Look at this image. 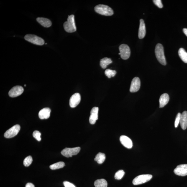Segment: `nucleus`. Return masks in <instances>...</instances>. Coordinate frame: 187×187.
Here are the masks:
<instances>
[{
    "mask_svg": "<svg viewBox=\"0 0 187 187\" xmlns=\"http://www.w3.org/2000/svg\"><path fill=\"white\" fill-rule=\"evenodd\" d=\"M155 53L157 59L163 65H166V62L164 55V48L160 43L156 45L155 49Z\"/></svg>",
    "mask_w": 187,
    "mask_h": 187,
    "instance_id": "nucleus-1",
    "label": "nucleus"
},
{
    "mask_svg": "<svg viewBox=\"0 0 187 187\" xmlns=\"http://www.w3.org/2000/svg\"><path fill=\"white\" fill-rule=\"evenodd\" d=\"M95 11L99 14L106 16H110L114 14V11L111 7L107 5L100 4L94 8Z\"/></svg>",
    "mask_w": 187,
    "mask_h": 187,
    "instance_id": "nucleus-2",
    "label": "nucleus"
},
{
    "mask_svg": "<svg viewBox=\"0 0 187 187\" xmlns=\"http://www.w3.org/2000/svg\"><path fill=\"white\" fill-rule=\"evenodd\" d=\"M64 30L67 32L73 33L76 31L77 29L74 15L69 16L67 21L64 24Z\"/></svg>",
    "mask_w": 187,
    "mask_h": 187,
    "instance_id": "nucleus-3",
    "label": "nucleus"
},
{
    "mask_svg": "<svg viewBox=\"0 0 187 187\" xmlns=\"http://www.w3.org/2000/svg\"><path fill=\"white\" fill-rule=\"evenodd\" d=\"M24 39L29 42L39 46H42L44 44V41L43 39L36 35L27 34L24 37Z\"/></svg>",
    "mask_w": 187,
    "mask_h": 187,
    "instance_id": "nucleus-4",
    "label": "nucleus"
},
{
    "mask_svg": "<svg viewBox=\"0 0 187 187\" xmlns=\"http://www.w3.org/2000/svg\"><path fill=\"white\" fill-rule=\"evenodd\" d=\"M153 178V176L150 174L141 175L136 177L133 181L134 185H138L145 183L148 182Z\"/></svg>",
    "mask_w": 187,
    "mask_h": 187,
    "instance_id": "nucleus-5",
    "label": "nucleus"
},
{
    "mask_svg": "<svg viewBox=\"0 0 187 187\" xmlns=\"http://www.w3.org/2000/svg\"><path fill=\"white\" fill-rule=\"evenodd\" d=\"M120 52L119 54L120 55L122 59L124 60H127L130 56L131 51L129 47L127 45L122 44L119 47Z\"/></svg>",
    "mask_w": 187,
    "mask_h": 187,
    "instance_id": "nucleus-6",
    "label": "nucleus"
},
{
    "mask_svg": "<svg viewBox=\"0 0 187 187\" xmlns=\"http://www.w3.org/2000/svg\"><path fill=\"white\" fill-rule=\"evenodd\" d=\"M80 150V147L73 148H66L61 151V154L64 156L67 157H72V155H77Z\"/></svg>",
    "mask_w": 187,
    "mask_h": 187,
    "instance_id": "nucleus-7",
    "label": "nucleus"
},
{
    "mask_svg": "<svg viewBox=\"0 0 187 187\" xmlns=\"http://www.w3.org/2000/svg\"><path fill=\"white\" fill-rule=\"evenodd\" d=\"M21 127L18 125H15L6 132L4 135L6 138H11L15 136L20 131Z\"/></svg>",
    "mask_w": 187,
    "mask_h": 187,
    "instance_id": "nucleus-8",
    "label": "nucleus"
},
{
    "mask_svg": "<svg viewBox=\"0 0 187 187\" xmlns=\"http://www.w3.org/2000/svg\"><path fill=\"white\" fill-rule=\"evenodd\" d=\"M175 174L178 176H187V164H181L177 166L174 171Z\"/></svg>",
    "mask_w": 187,
    "mask_h": 187,
    "instance_id": "nucleus-9",
    "label": "nucleus"
},
{
    "mask_svg": "<svg viewBox=\"0 0 187 187\" xmlns=\"http://www.w3.org/2000/svg\"><path fill=\"white\" fill-rule=\"evenodd\" d=\"M24 92V89L22 87L20 86H16L10 90L9 92V95L10 97H17L22 94Z\"/></svg>",
    "mask_w": 187,
    "mask_h": 187,
    "instance_id": "nucleus-10",
    "label": "nucleus"
},
{
    "mask_svg": "<svg viewBox=\"0 0 187 187\" xmlns=\"http://www.w3.org/2000/svg\"><path fill=\"white\" fill-rule=\"evenodd\" d=\"M140 80L138 77H135L132 81L130 92H135L138 91L140 87Z\"/></svg>",
    "mask_w": 187,
    "mask_h": 187,
    "instance_id": "nucleus-11",
    "label": "nucleus"
},
{
    "mask_svg": "<svg viewBox=\"0 0 187 187\" xmlns=\"http://www.w3.org/2000/svg\"><path fill=\"white\" fill-rule=\"evenodd\" d=\"M81 100L80 94L76 93L70 97L69 101V105L72 108L75 107L80 103Z\"/></svg>",
    "mask_w": 187,
    "mask_h": 187,
    "instance_id": "nucleus-12",
    "label": "nucleus"
},
{
    "mask_svg": "<svg viewBox=\"0 0 187 187\" xmlns=\"http://www.w3.org/2000/svg\"><path fill=\"white\" fill-rule=\"evenodd\" d=\"M120 141L124 147L128 149H131L133 146L132 141L129 137L125 135H121L120 137Z\"/></svg>",
    "mask_w": 187,
    "mask_h": 187,
    "instance_id": "nucleus-13",
    "label": "nucleus"
},
{
    "mask_svg": "<svg viewBox=\"0 0 187 187\" xmlns=\"http://www.w3.org/2000/svg\"><path fill=\"white\" fill-rule=\"evenodd\" d=\"M98 110L99 109L98 107H95L92 108L91 110L89 121L92 125H94L98 119Z\"/></svg>",
    "mask_w": 187,
    "mask_h": 187,
    "instance_id": "nucleus-14",
    "label": "nucleus"
},
{
    "mask_svg": "<svg viewBox=\"0 0 187 187\" xmlns=\"http://www.w3.org/2000/svg\"><path fill=\"white\" fill-rule=\"evenodd\" d=\"M140 26L139 29L138 37L140 39H143L145 37L146 34V29L144 21L143 19H140Z\"/></svg>",
    "mask_w": 187,
    "mask_h": 187,
    "instance_id": "nucleus-15",
    "label": "nucleus"
},
{
    "mask_svg": "<svg viewBox=\"0 0 187 187\" xmlns=\"http://www.w3.org/2000/svg\"><path fill=\"white\" fill-rule=\"evenodd\" d=\"M51 110L49 108H43L39 113V117L41 119H47L50 117Z\"/></svg>",
    "mask_w": 187,
    "mask_h": 187,
    "instance_id": "nucleus-16",
    "label": "nucleus"
},
{
    "mask_svg": "<svg viewBox=\"0 0 187 187\" xmlns=\"http://www.w3.org/2000/svg\"><path fill=\"white\" fill-rule=\"evenodd\" d=\"M37 21L39 23L45 27H49L52 26V21L48 19L43 17H38L37 19Z\"/></svg>",
    "mask_w": 187,
    "mask_h": 187,
    "instance_id": "nucleus-17",
    "label": "nucleus"
},
{
    "mask_svg": "<svg viewBox=\"0 0 187 187\" xmlns=\"http://www.w3.org/2000/svg\"><path fill=\"white\" fill-rule=\"evenodd\" d=\"M169 100H170V97L168 94L164 93L162 94L160 96L159 100L160 107H164L168 103Z\"/></svg>",
    "mask_w": 187,
    "mask_h": 187,
    "instance_id": "nucleus-18",
    "label": "nucleus"
},
{
    "mask_svg": "<svg viewBox=\"0 0 187 187\" xmlns=\"http://www.w3.org/2000/svg\"><path fill=\"white\" fill-rule=\"evenodd\" d=\"M180 125L182 128L186 130L187 127V112L185 111L183 112L181 115L180 121Z\"/></svg>",
    "mask_w": 187,
    "mask_h": 187,
    "instance_id": "nucleus-19",
    "label": "nucleus"
},
{
    "mask_svg": "<svg viewBox=\"0 0 187 187\" xmlns=\"http://www.w3.org/2000/svg\"><path fill=\"white\" fill-rule=\"evenodd\" d=\"M178 55L181 60L184 63H187V52L184 49L181 48L178 50Z\"/></svg>",
    "mask_w": 187,
    "mask_h": 187,
    "instance_id": "nucleus-20",
    "label": "nucleus"
},
{
    "mask_svg": "<svg viewBox=\"0 0 187 187\" xmlns=\"http://www.w3.org/2000/svg\"><path fill=\"white\" fill-rule=\"evenodd\" d=\"M105 155L104 153H99L96 155L94 160L96 161L98 164H102L105 161Z\"/></svg>",
    "mask_w": 187,
    "mask_h": 187,
    "instance_id": "nucleus-21",
    "label": "nucleus"
},
{
    "mask_svg": "<svg viewBox=\"0 0 187 187\" xmlns=\"http://www.w3.org/2000/svg\"><path fill=\"white\" fill-rule=\"evenodd\" d=\"M112 62V61L110 58L107 57L103 58L100 61V65L102 68L105 69L108 65L111 64Z\"/></svg>",
    "mask_w": 187,
    "mask_h": 187,
    "instance_id": "nucleus-22",
    "label": "nucleus"
},
{
    "mask_svg": "<svg viewBox=\"0 0 187 187\" xmlns=\"http://www.w3.org/2000/svg\"><path fill=\"white\" fill-rule=\"evenodd\" d=\"M95 187H107V183L105 179H101L96 180L94 182Z\"/></svg>",
    "mask_w": 187,
    "mask_h": 187,
    "instance_id": "nucleus-23",
    "label": "nucleus"
},
{
    "mask_svg": "<svg viewBox=\"0 0 187 187\" xmlns=\"http://www.w3.org/2000/svg\"><path fill=\"white\" fill-rule=\"evenodd\" d=\"M64 165L65 164L64 162L60 161V162L57 163L50 165V168L51 170H57V169L63 168L64 167Z\"/></svg>",
    "mask_w": 187,
    "mask_h": 187,
    "instance_id": "nucleus-24",
    "label": "nucleus"
},
{
    "mask_svg": "<svg viewBox=\"0 0 187 187\" xmlns=\"http://www.w3.org/2000/svg\"><path fill=\"white\" fill-rule=\"evenodd\" d=\"M32 157L31 155H29L25 158L23 161V164L25 167L29 166L32 164Z\"/></svg>",
    "mask_w": 187,
    "mask_h": 187,
    "instance_id": "nucleus-25",
    "label": "nucleus"
},
{
    "mask_svg": "<svg viewBox=\"0 0 187 187\" xmlns=\"http://www.w3.org/2000/svg\"><path fill=\"white\" fill-rule=\"evenodd\" d=\"M117 73L115 70L107 69L105 71V74L106 76L109 78L113 77Z\"/></svg>",
    "mask_w": 187,
    "mask_h": 187,
    "instance_id": "nucleus-26",
    "label": "nucleus"
},
{
    "mask_svg": "<svg viewBox=\"0 0 187 187\" xmlns=\"http://www.w3.org/2000/svg\"><path fill=\"white\" fill-rule=\"evenodd\" d=\"M125 174V172L123 170H120L118 171L115 174V178L117 180H121L123 178Z\"/></svg>",
    "mask_w": 187,
    "mask_h": 187,
    "instance_id": "nucleus-27",
    "label": "nucleus"
},
{
    "mask_svg": "<svg viewBox=\"0 0 187 187\" xmlns=\"http://www.w3.org/2000/svg\"><path fill=\"white\" fill-rule=\"evenodd\" d=\"M41 133L38 131H35L33 133V137L37 139V141H40L41 140Z\"/></svg>",
    "mask_w": 187,
    "mask_h": 187,
    "instance_id": "nucleus-28",
    "label": "nucleus"
},
{
    "mask_svg": "<svg viewBox=\"0 0 187 187\" xmlns=\"http://www.w3.org/2000/svg\"><path fill=\"white\" fill-rule=\"evenodd\" d=\"M181 115V114L180 113H179L176 116L175 122V127L176 128L178 127L179 123H180Z\"/></svg>",
    "mask_w": 187,
    "mask_h": 187,
    "instance_id": "nucleus-29",
    "label": "nucleus"
},
{
    "mask_svg": "<svg viewBox=\"0 0 187 187\" xmlns=\"http://www.w3.org/2000/svg\"><path fill=\"white\" fill-rule=\"evenodd\" d=\"M153 1L155 5H156L157 6H158L159 8H162L163 5L161 0H153Z\"/></svg>",
    "mask_w": 187,
    "mask_h": 187,
    "instance_id": "nucleus-30",
    "label": "nucleus"
},
{
    "mask_svg": "<svg viewBox=\"0 0 187 187\" xmlns=\"http://www.w3.org/2000/svg\"><path fill=\"white\" fill-rule=\"evenodd\" d=\"M63 184L65 187H76L73 184L68 182L64 181Z\"/></svg>",
    "mask_w": 187,
    "mask_h": 187,
    "instance_id": "nucleus-31",
    "label": "nucleus"
},
{
    "mask_svg": "<svg viewBox=\"0 0 187 187\" xmlns=\"http://www.w3.org/2000/svg\"><path fill=\"white\" fill-rule=\"evenodd\" d=\"M25 187H35V186L32 183H29L26 184Z\"/></svg>",
    "mask_w": 187,
    "mask_h": 187,
    "instance_id": "nucleus-32",
    "label": "nucleus"
},
{
    "mask_svg": "<svg viewBox=\"0 0 187 187\" xmlns=\"http://www.w3.org/2000/svg\"><path fill=\"white\" fill-rule=\"evenodd\" d=\"M183 32L187 37V29L184 28L183 29Z\"/></svg>",
    "mask_w": 187,
    "mask_h": 187,
    "instance_id": "nucleus-33",
    "label": "nucleus"
},
{
    "mask_svg": "<svg viewBox=\"0 0 187 187\" xmlns=\"http://www.w3.org/2000/svg\"><path fill=\"white\" fill-rule=\"evenodd\" d=\"M26 86V85H24V86Z\"/></svg>",
    "mask_w": 187,
    "mask_h": 187,
    "instance_id": "nucleus-34",
    "label": "nucleus"
}]
</instances>
